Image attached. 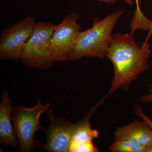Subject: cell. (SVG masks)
I'll return each instance as SVG.
<instances>
[{
  "instance_id": "6da1fadb",
  "label": "cell",
  "mask_w": 152,
  "mask_h": 152,
  "mask_svg": "<svg viewBox=\"0 0 152 152\" xmlns=\"http://www.w3.org/2000/svg\"><path fill=\"white\" fill-rule=\"evenodd\" d=\"M152 35V23L141 46L136 42L132 34L118 33L112 36L107 56L114 68L109 96L120 88L127 91L132 83L149 69L148 59L151 51L148 41Z\"/></svg>"
},
{
  "instance_id": "7a4b0ae2",
  "label": "cell",
  "mask_w": 152,
  "mask_h": 152,
  "mask_svg": "<svg viewBox=\"0 0 152 152\" xmlns=\"http://www.w3.org/2000/svg\"><path fill=\"white\" fill-rule=\"evenodd\" d=\"M123 12H114L101 20L95 18L93 26L79 34L69 60L75 61L85 57L104 59L110 45L114 28Z\"/></svg>"
},
{
  "instance_id": "3957f363",
  "label": "cell",
  "mask_w": 152,
  "mask_h": 152,
  "mask_svg": "<svg viewBox=\"0 0 152 152\" xmlns=\"http://www.w3.org/2000/svg\"><path fill=\"white\" fill-rule=\"evenodd\" d=\"M49 103L42 105V101L33 107L15 106L12 109L11 118L18 143L19 151L29 152L40 146L34 139L36 132L45 129L40 123L41 115L46 113L50 107Z\"/></svg>"
},
{
  "instance_id": "277c9868",
  "label": "cell",
  "mask_w": 152,
  "mask_h": 152,
  "mask_svg": "<svg viewBox=\"0 0 152 152\" xmlns=\"http://www.w3.org/2000/svg\"><path fill=\"white\" fill-rule=\"evenodd\" d=\"M54 26L50 23H35L22 54L21 59L25 64L41 70L51 66L54 61L51 39Z\"/></svg>"
},
{
  "instance_id": "5b68a950",
  "label": "cell",
  "mask_w": 152,
  "mask_h": 152,
  "mask_svg": "<svg viewBox=\"0 0 152 152\" xmlns=\"http://www.w3.org/2000/svg\"><path fill=\"white\" fill-rule=\"evenodd\" d=\"M77 14L68 15L59 24L54 26L51 42L54 62L69 60L77 39L81 31V26L77 23Z\"/></svg>"
},
{
  "instance_id": "8992f818",
  "label": "cell",
  "mask_w": 152,
  "mask_h": 152,
  "mask_svg": "<svg viewBox=\"0 0 152 152\" xmlns=\"http://www.w3.org/2000/svg\"><path fill=\"white\" fill-rule=\"evenodd\" d=\"M34 17H29L4 31L0 40L1 59L19 60L34 28Z\"/></svg>"
},
{
  "instance_id": "52a82bcc",
  "label": "cell",
  "mask_w": 152,
  "mask_h": 152,
  "mask_svg": "<svg viewBox=\"0 0 152 152\" xmlns=\"http://www.w3.org/2000/svg\"><path fill=\"white\" fill-rule=\"evenodd\" d=\"M54 106L50 107L46 114L50 120L48 129L44 130L46 143L40 147L49 152H69L71 139L76 123L70 122L64 117H56L53 114Z\"/></svg>"
},
{
  "instance_id": "ba28073f",
  "label": "cell",
  "mask_w": 152,
  "mask_h": 152,
  "mask_svg": "<svg viewBox=\"0 0 152 152\" xmlns=\"http://www.w3.org/2000/svg\"><path fill=\"white\" fill-rule=\"evenodd\" d=\"M115 140L132 141L146 147L152 143V130L144 121L136 120L119 127L114 133Z\"/></svg>"
},
{
  "instance_id": "9c48e42d",
  "label": "cell",
  "mask_w": 152,
  "mask_h": 152,
  "mask_svg": "<svg viewBox=\"0 0 152 152\" xmlns=\"http://www.w3.org/2000/svg\"><path fill=\"white\" fill-rule=\"evenodd\" d=\"M12 109L8 94L4 92L0 105V143L4 147L17 148L18 143L12 126Z\"/></svg>"
},
{
  "instance_id": "30bf717a",
  "label": "cell",
  "mask_w": 152,
  "mask_h": 152,
  "mask_svg": "<svg viewBox=\"0 0 152 152\" xmlns=\"http://www.w3.org/2000/svg\"><path fill=\"white\" fill-rule=\"evenodd\" d=\"M106 98L107 97H105L99 101L90 109L82 119L76 123V127L72 136L70 144L92 142L94 139L98 137L99 132L97 130L91 128L90 119L96 110L105 100Z\"/></svg>"
},
{
  "instance_id": "8fae6325",
  "label": "cell",
  "mask_w": 152,
  "mask_h": 152,
  "mask_svg": "<svg viewBox=\"0 0 152 152\" xmlns=\"http://www.w3.org/2000/svg\"><path fill=\"white\" fill-rule=\"evenodd\" d=\"M136 9L134 12L133 18L131 22V31L130 34H133L136 31L141 30L144 31H148L152 20L144 15L141 10L139 0H135Z\"/></svg>"
},
{
  "instance_id": "7c38bea8",
  "label": "cell",
  "mask_w": 152,
  "mask_h": 152,
  "mask_svg": "<svg viewBox=\"0 0 152 152\" xmlns=\"http://www.w3.org/2000/svg\"><path fill=\"white\" fill-rule=\"evenodd\" d=\"M112 152H145L146 147L132 141L115 140L109 147Z\"/></svg>"
},
{
  "instance_id": "4fadbf2b",
  "label": "cell",
  "mask_w": 152,
  "mask_h": 152,
  "mask_svg": "<svg viewBox=\"0 0 152 152\" xmlns=\"http://www.w3.org/2000/svg\"><path fill=\"white\" fill-rule=\"evenodd\" d=\"M99 149L93 144L92 142H87L71 143L69 152H97Z\"/></svg>"
},
{
  "instance_id": "5bb4252c",
  "label": "cell",
  "mask_w": 152,
  "mask_h": 152,
  "mask_svg": "<svg viewBox=\"0 0 152 152\" xmlns=\"http://www.w3.org/2000/svg\"><path fill=\"white\" fill-rule=\"evenodd\" d=\"M135 113L139 117L145 122L148 125L150 128L152 130V120H151L150 118L147 116L142 110V109L141 107L137 106L135 109Z\"/></svg>"
},
{
  "instance_id": "9a60e30c",
  "label": "cell",
  "mask_w": 152,
  "mask_h": 152,
  "mask_svg": "<svg viewBox=\"0 0 152 152\" xmlns=\"http://www.w3.org/2000/svg\"><path fill=\"white\" fill-rule=\"evenodd\" d=\"M98 1H103L107 3V4H115L116 1V0H98ZM124 1L129 5H133V0H124Z\"/></svg>"
},
{
  "instance_id": "2e32d148",
  "label": "cell",
  "mask_w": 152,
  "mask_h": 152,
  "mask_svg": "<svg viewBox=\"0 0 152 152\" xmlns=\"http://www.w3.org/2000/svg\"><path fill=\"white\" fill-rule=\"evenodd\" d=\"M140 99L141 100L145 102H152V93L150 94L142 96Z\"/></svg>"
},
{
  "instance_id": "e0dca14e",
  "label": "cell",
  "mask_w": 152,
  "mask_h": 152,
  "mask_svg": "<svg viewBox=\"0 0 152 152\" xmlns=\"http://www.w3.org/2000/svg\"><path fill=\"white\" fill-rule=\"evenodd\" d=\"M145 152H152V143L146 147Z\"/></svg>"
},
{
  "instance_id": "ac0fdd59",
  "label": "cell",
  "mask_w": 152,
  "mask_h": 152,
  "mask_svg": "<svg viewBox=\"0 0 152 152\" xmlns=\"http://www.w3.org/2000/svg\"><path fill=\"white\" fill-rule=\"evenodd\" d=\"M150 92L151 93H152V83L151 84V86H150Z\"/></svg>"
}]
</instances>
